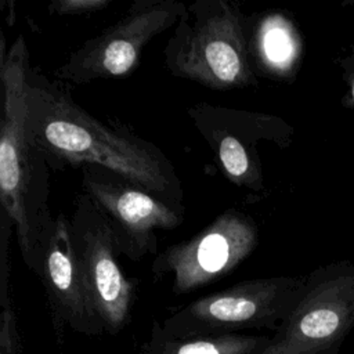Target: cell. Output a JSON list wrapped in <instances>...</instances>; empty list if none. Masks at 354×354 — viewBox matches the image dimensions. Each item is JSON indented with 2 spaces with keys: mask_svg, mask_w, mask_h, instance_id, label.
<instances>
[{
  "mask_svg": "<svg viewBox=\"0 0 354 354\" xmlns=\"http://www.w3.org/2000/svg\"><path fill=\"white\" fill-rule=\"evenodd\" d=\"M192 124L212 149L223 176L238 189L263 195L266 181L259 144H292L295 130L282 118L249 109L198 102L187 109Z\"/></svg>",
  "mask_w": 354,
  "mask_h": 354,
  "instance_id": "cell-6",
  "label": "cell"
},
{
  "mask_svg": "<svg viewBox=\"0 0 354 354\" xmlns=\"http://www.w3.org/2000/svg\"><path fill=\"white\" fill-rule=\"evenodd\" d=\"M29 66L25 37L18 35L8 48L1 37L0 205L11 220L25 266L37 275L41 246L55 217L48 206V166L26 134Z\"/></svg>",
  "mask_w": 354,
  "mask_h": 354,
  "instance_id": "cell-2",
  "label": "cell"
},
{
  "mask_svg": "<svg viewBox=\"0 0 354 354\" xmlns=\"http://www.w3.org/2000/svg\"><path fill=\"white\" fill-rule=\"evenodd\" d=\"M343 4H344V6H350V7L354 8V1H344Z\"/></svg>",
  "mask_w": 354,
  "mask_h": 354,
  "instance_id": "cell-16",
  "label": "cell"
},
{
  "mask_svg": "<svg viewBox=\"0 0 354 354\" xmlns=\"http://www.w3.org/2000/svg\"><path fill=\"white\" fill-rule=\"evenodd\" d=\"M259 245L257 221L231 207L189 239L176 242L159 252L152 261V275H171L174 295L191 293L227 277L238 268Z\"/></svg>",
  "mask_w": 354,
  "mask_h": 354,
  "instance_id": "cell-8",
  "label": "cell"
},
{
  "mask_svg": "<svg viewBox=\"0 0 354 354\" xmlns=\"http://www.w3.org/2000/svg\"><path fill=\"white\" fill-rule=\"evenodd\" d=\"M249 15L230 0L185 6L163 48L165 68L176 77L228 91L259 86L249 57Z\"/></svg>",
  "mask_w": 354,
  "mask_h": 354,
  "instance_id": "cell-3",
  "label": "cell"
},
{
  "mask_svg": "<svg viewBox=\"0 0 354 354\" xmlns=\"http://www.w3.org/2000/svg\"><path fill=\"white\" fill-rule=\"evenodd\" d=\"M306 275L263 277L241 281L198 297L166 317L160 326L176 337L278 330L299 301Z\"/></svg>",
  "mask_w": 354,
  "mask_h": 354,
  "instance_id": "cell-4",
  "label": "cell"
},
{
  "mask_svg": "<svg viewBox=\"0 0 354 354\" xmlns=\"http://www.w3.org/2000/svg\"><path fill=\"white\" fill-rule=\"evenodd\" d=\"M271 335L225 333L176 337L167 335L159 321H152L149 337L138 354H263Z\"/></svg>",
  "mask_w": 354,
  "mask_h": 354,
  "instance_id": "cell-13",
  "label": "cell"
},
{
  "mask_svg": "<svg viewBox=\"0 0 354 354\" xmlns=\"http://www.w3.org/2000/svg\"><path fill=\"white\" fill-rule=\"evenodd\" d=\"M113 0H51L47 10L50 15L71 17L86 15L105 10Z\"/></svg>",
  "mask_w": 354,
  "mask_h": 354,
  "instance_id": "cell-14",
  "label": "cell"
},
{
  "mask_svg": "<svg viewBox=\"0 0 354 354\" xmlns=\"http://www.w3.org/2000/svg\"><path fill=\"white\" fill-rule=\"evenodd\" d=\"M82 189L105 216L120 253L131 261L158 254L156 232L184 221L183 203L155 195L106 169H82Z\"/></svg>",
  "mask_w": 354,
  "mask_h": 354,
  "instance_id": "cell-9",
  "label": "cell"
},
{
  "mask_svg": "<svg viewBox=\"0 0 354 354\" xmlns=\"http://www.w3.org/2000/svg\"><path fill=\"white\" fill-rule=\"evenodd\" d=\"M37 277L44 285L57 322H64L75 332L86 336L104 333L73 245L71 218L64 213L55 216L54 225L41 246Z\"/></svg>",
  "mask_w": 354,
  "mask_h": 354,
  "instance_id": "cell-11",
  "label": "cell"
},
{
  "mask_svg": "<svg viewBox=\"0 0 354 354\" xmlns=\"http://www.w3.org/2000/svg\"><path fill=\"white\" fill-rule=\"evenodd\" d=\"M72 239L90 288L104 332L115 336L130 322L137 297L138 279L129 278L120 263L122 256L105 216L82 192L71 214Z\"/></svg>",
  "mask_w": 354,
  "mask_h": 354,
  "instance_id": "cell-10",
  "label": "cell"
},
{
  "mask_svg": "<svg viewBox=\"0 0 354 354\" xmlns=\"http://www.w3.org/2000/svg\"><path fill=\"white\" fill-rule=\"evenodd\" d=\"M354 329V263L336 261L306 275L303 293L263 354H340Z\"/></svg>",
  "mask_w": 354,
  "mask_h": 354,
  "instance_id": "cell-5",
  "label": "cell"
},
{
  "mask_svg": "<svg viewBox=\"0 0 354 354\" xmlns=\"http://www.w3.org/2000/svg\"><path fill=\"white\" fill-rule=\"evenodd\" d=\"M249 57L256 75L289 82L295 79L303 54L301 36L285 12L249 15Z\"/></svg>",
  "mask_w": 354,
  "mask_h": 354,
  "instance_id": "cell-12",
  "label": "cell"
},
{
  "mask_svg": "<svg viewBox=\"0 0 354 354\" xmlns=\"http://www.w3.org/2000/svg\"><path fill=\"white\" fill-rule=\"evenodd\" d=\"M26 134L48 169L101 167L165 199L183 203L184 189L169 156L116 120L79 105L69 86L37 66L28 69Z\"/></svg>",
  "mask_w": 354,
  "mask_h": 354,
  "instance_id": "cell-1",
  "label": "cell"
},
{
  "mask_svg": "<svg viewBox=\"0 0 354 354\" xmlns=\"http://www.w3.org/2000/svg\"><path fill=\"white\" fill-rule=\"evenodd\" d=\"M187 3L177 0H137L115 24L87 39L54 71L66 84L129 76L148 43L174 26Z\"/></svg>",
  "mask_w": 354,
  "mask_h": 354,
  "instance_id": "cell-7",
  "label": "cell"
},
{
  "mask_svg": "<svg viewBox=\"0 0 354 354\" xmlns=\"http://www.w3.org/2000/svg\"><path fill=\"white\" fill-rule=\"evenodd\" d=\"M340 65L343 69V80L347 86L346 94L342 98V104L346 108L354 109V46L351 47L350 53L342 59Z\"/></svg>",
  "mask_w": 354,
  "mask_h": 354,
  "instance_id": "cell-15",
  "label": "cell"
}]
</instances>
